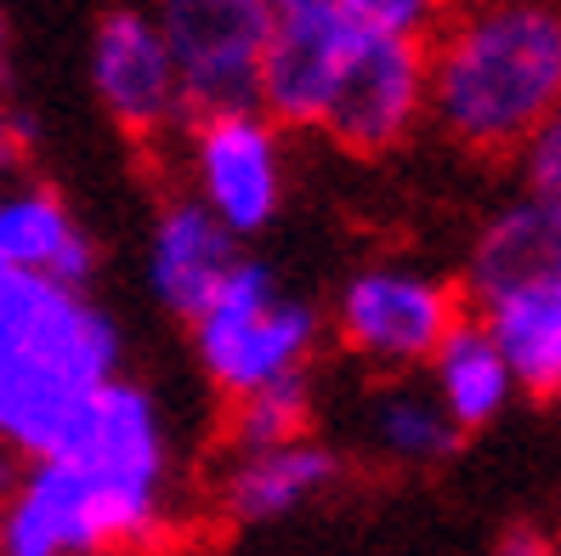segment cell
<instances>
[{"instance_id":"d6986e66","label":"cell","mask_w":561,"mask_h":556,"mask_svg":"<svg viewBox=\"0 0 561 556\" xmlns=\"http://www.w3.org/2000/svg\"><path fill=\"white\" fill-rule=\"evenodd\" d=\"M459 7V0H346V12L363 29H380V35H398V41H432L437 23Z\"/></svg>"},{"instance_id":"7a4b0ae2","label":"cell","mask_w":561,"mask_h":556,"mask_svg":"<svg viewBox=\"0 0 561 556\" xmlns=\"http://www.w3.org/2000/svg\"><path fill=\"white\" fill-rule=\"evenodd\" d=\"M114 375L125 330L91 290L0 268V454H51Z\"/></svg>"},{"instance_id":"cb8c5ba5","label":"cell","mask_w":561,"mask_h":556,"mask_svg":"<svg viewBox=\"0 0 561 556\" xmlns=\"http://www.w3.org/2000/svg\"><path fill=\"white\" fill-rule=\"evenodd\" d=\"M273 12H323V7H346V0H267Z\"/></svg>"},{"instance_id":"4fadbf2b","label":"cell","mask_w":561,"mask_h":556,"mask_svg":"<svg viewBox=\"0 0 561 556\" xmlns=\"http://www.w3.org/2000/svg\"><path fill=\"white\" fill-rule=\"evenodd\" d=\"M0 268L91 290L103 250L51 182H12L0 193Z\"/></svg>"},{"instance_id":"8992f818","label":"cell","mask_w":561,"mask_h":556,"mask_svg":"<svg viewBox=\"0 0 561 556\" xmlns=\"http://www.w3.org/2000/svg\"><path fill=\"white\" fill-rule=\"evenodd\" d=\"M182 177H187L182 193H193L239 245H250V239L267 234L289 205L284 131L261 109L187 120V131H182Z\"/></svg>"},{"instance_id":"3957f363","label":"cell","mask_w":561,"mask_h":556,"mask_svg":"<svg viewBox=\"0 0 561 556\" xmlns=\"http://www.w3.org/2000/svg\"><path fill=\"white\" fill-rule=\"evenodd\" d=\"M171 534V483L41 454L0 483V556H142Z\"/></svg>"},{"instance_id":"ffe728a7","label":"cell","mask_w":561,"mask_h":556,"mask_svg":"<svg viewBox=\"0 0 561 556\" xmlns=\"http://www.w3.org/2000/svg\"><path fill=\"white\" fill-rule=\"evenodd\" d=\"M522 166V193L534 205H545L550 216H561V109L539 125V137L516 154Z\"/></svg>"},{"instance_id":"ba28073f","label":"cell","mask_w":561,"mask_h":556,"mask_svg":"<svg viewBox=\"0 0 561 556\" xmlns=\"http://www.w3.org/2000/svg\"><path fill=\"white\" fill-rule=\"evenodd\" d=\"M85 75L103 109L130 143H171L187 131V97L176 80L171 46H164L159 23L137 0H114L96 12L91 23V46H85Z\"/></svg>"},{"instance_id":"30bf717a","label":"cell","mask_w":561,"mask_h":556,"mask_svg":"<svg viewBox=\"0 0 561 556\" xmlns=\"http://www.w3.org/2000/svg\"><path fill=\"white\" fill-rule=\"evenodd\" d=\"M357 29L363 23L346 7L273 12V41L261 63V114L278 131H323Z\"/></svg>"},{"instance_id":"9a60e30c","label":"cell","mask_w":561,"mask_h":556,"mask_svg":"<svg viewBox=\"0 0 561 556\" xmlns=\"http://www.w3.org/2000/svg\"><path fill=\"white\" fill-rule=\"evenodd\" d=\"M545 273H561V216L516 193L511 205H500L477 227L466 268H459V290H466V307H482Z\"/></svg>"},{"instance_id":"8fae6325","label":"cell","mask_w":561,"mask_h":556,"mask_svg":"<svg viewBox=\"0 0 561 556\" xmlns=\"http://www.w3.org/2000/svg\"><path fill=\"white\" fill-rule=\"evenodd\" d=\"M346 477V454L323 438H295L278 449L227 454L216 472V511L233 529H273L312 511L323 495H335Z\"/></svg>"},{"instance_id":"5b68a950","label":"cell","mask_w":561,"mask_h":556,"mask_svg":"<svg viewBox=\"0 0 561 556\" xmlns=\"http://www.w3.org/2000/svg\"><path fill=\"white\" fill-rule=\"evenodd\" d=\"M466 313L471 307L459 279L414 256H369L335 284L329 336L375 375H414L432 364V352Z\"/></svg>"},{"instance_id":"9c48e42d","label":"cell","mask_w":561,"mask_h":556,"mask_svg":"<svg viewBox=\"0 0 561 556\" xmlns=\"http://www.w3.org/2000/svg\"><path fill=\"white\" fill-rule=\"evenodd\" d=\"M420 125H425V46L380 35V29H357L335 103L323 114V137L346 154L380 159L398 154Z\"/></svg>"},{"instance_id":"7402d4cb","label":"cell","mask_w":561,"mask_h":556,"mask_svg":"<svg viewBox=\"0 0 561 556\" xmlns=\"http://www.w3.org/2000/svg\"><path fill=\"white\" fill-rule=\"evenodd\" d=\"M23 143H28V125H23V114L7 103V97H0V171H12V166H18Z\"/></svg>"},{"instance_id":"ac0fdd59","label":"cell","mask_w":561,"mask_h":556,"mask_svg":"<svg viewBox=\"0 0 561 556\" xmlns=\"http://www.w3.org/2000/svg\"><path fill=\"white\" fill-rule=\"evenodd\" d=\"M312 415H318V381L312 375H289L278 386H261L250 398L227 404V454H244V449H278L312 432Z\"/></svg>"},{"instance_id":"44dd1931","label":"cell","mask_w":561,"mask_h":556,"mask_svg":"<svg viewBox=\"0 0 561 556\" xmlns=\"http://www.w3.org/2000/svg\"><path fill=\"white\" fill-rule=\"evenodd\" d=\"M493 556H561V540L545 534V529H534V522H516V529L500 534Z\"/></svg>"},{"instance_id":"e0dca14e","label":"cell","mask_w":561,"mask_h":556,"mask_svg":"<svg viewBox=\"0 0 561 556\" xmlns=\"http://www.w3.org/2000/svg\"><path fill=\"white\" fill-rule=\"evenodd\" d=\"M425 386L437 392V404L448 409V420L466 438L493 427V420L511 409V398H516V375L505 364L500 341L482 330L477 313L459 318L448 330V341L432 352V364H425Z\"/></svg>"},{"instance_id":"277c9868","label":"cell","mask_w":561,"mask_h":556,"mask_svg":"<svg viewBox=\"0 0 561 556\" xmlns=\"http://www.w3.org/2000/svg\"><path fill=\"white\" fill-rule=\"evenodd\" d=\"M193 364L221 404H239L261 386H278L289 375H312V358L323 341V313L295 296L267 261L244 256L205 313L187 324Z\"/></svg>"},{"instance_id":"7c38bea8","label":"cell","mask_w":561,"mask_h":556,"mask_svg":"<svg viewBox=\"0 0 561 556\" xmlns=\"http://www.w3.org/2000/svg\"><path fill=\"white\" fill-rule=\"evenodd\" d=\"M239 261H244V245L227 234V227L199 200H193V193H171V200H159V211L148 222L142 279H148V302L164 318L193 324Z\"/></svg>"},{"instance_id":"2e32d148","label":"cell","mask_w":561,"mask_h":556,"mask_svg":"<svg viewBox=\"0 0 561 556\" xmlns=\"http://www.w3.org/2000/svg\"><path fill=\"white\" fill-rule=\"evenodd\" d=\"M471 313L500 341L505 364L516 375V392H527V398H561V273L516 284Z\"/></svg>"},{"instance_id":"6da1fadb","label":"cell","mask_w":561,"mask_h":556,"mask_svg":"<svg viewBox=\"0 0 561 556\" xmlns=\"http://www.w3.org/2000/svg\"><path fill=\"white\" fill-rule=\"evenodd\" d=\"M561 109V0H459L425 41V125L471 159H516Z\"/></svg>"},{"instance_id":"52a82bcc","label":"cell","mask_w":561,"mask_h":556,"mask_svg":"<svg viewBox=\"0 0 561 556\" xmlns=\"http://www.w3.org/2000/svg\"><path fill=\"white\" fill-rule=\"evenodd\" d=\"M164 46H171L187 114L261 109V63L273 41L267 0H148Z\"/></svg>"},{"instance_id":"5bb4252c","label":"cell","mask_w":561,"mask_h":556,"mask_svg":"<svg viewBox=\"0 0 561 556\" xmlns=\"http://www.w3.org/2000/svg\"><path fill=\"white\" fill-rule=\"evenodd\" d=\"M357 438H363V454L391 472H437L466 443V432L437 404V392L414 375H380L363 392Z\"/></svg>"},{"instance_id":"603a6c76","label":"cell","mask_w":561,"mask_h":556,"mask_svg":"<svg viewBox=\"0 0 561 556\" xmlns=\"http://www.w3.org/2000/svg\"><path fill=\"white\" fill-rule=\"evenodd\" d=\"M12 80V18H7V7H0V86Z\"/></svg>"}]
</instances>
